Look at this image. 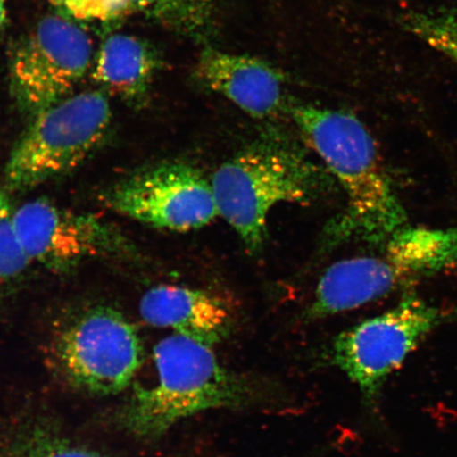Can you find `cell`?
<instances>
[{
    "instance_id": "5b68a950",
    "label": "cell",
    "mask_w": 457,
    "mask_h": 457,
    "mask_svg": "<svg viewBox=\"0 0 457 457\" xmlns=\"http://www.w3.org/2000/svg\"><path fill=\"white\" fill-rule=\"evenodd\" d=\"M51 350L71 385L100 396L128 388L143 362L138 331L107 306L89 308L71 320L55 335Z\"/></svg>"
},
{
    "instance_id": "ac0fdd59",
    "label": "cell",
    "mask_w": 457,
    "mask_h": 457,
    "mask_svg": "<svg viewBox=\"0 0 457 457\" xmlns=\"http://www.w3.org/2000/svg\"><path fill=\"white\" fill-rule=\"evenodd\" d=\"M30 262L14 230L9 197L0 188V287L20 277Z\"/></svg>"
},
{
    "instance_id": "d6986e66",
    "label": "cell",
    "mask_w": 457,
    "mask_h": 457,
    "mask_svg": "<svg viewBox=\"0 0 457 457\" xmlns=\"http://www.w3.org/2000/svg\"><path fill=\"white\" fill-rule=\"evenodd\" d=\"M60 14L76 21L107 22L129 12L127 0H54Z\"/></svg>"
},
{
    "instance_id": "7a4b0ae2",
    "label": "cell",
    "mask_w": 457,
    "mask_h": 457,
    "mask_svg": "<svg viewBox=\"0 0 457 457\" xmlns=\"http://www.w3.org/2000/svg\"><path fill=\"white\" fill-rule=\"evenodd\" d=\"M157 378L131 396L123 420L140 437H158L205 411L243 407L253 398L248 382L228 370L212 347L174 334L154 350Z\"/></svg>"
},
{
    "instance_id": "8992f818",
    "label": "cell",
    "mask_w": 457,
    "mask_h": 457,
    "mask_svg": "<svg viewBox=\"0 0 457 457\" xmlns=\"http://www.w3.org/2000/svg\"><path fill=\"white\" fill-rule=\"evenodd\" d=\"M93 55V41L78 21L60 13L44 17L11 62V93L20 111L33 118L72 96Z\"/></svg>"
},
{
    "instance_id": "4fadbf2b",
    "label": "cell",
    "mask_w": 457,
    "mask_h": 457,
    "mask_svg": "<svg viewBox=\"0 0 457 457\" xmlns=\"http://www.w3.org/2000/svg\"><path fill=\"white\" fill-rule=\"evenodd\" d=\"M158 67L150 45L130 34H114L96 55L94 78L110 93L137 101L146 95Z\"/></svg>"
},
{
    "instance_id": "2e32d148",
    "label": "cell",
    "mask_w": 457,
    "mask_h": 457,
    "mask_svg": "<svg viewBox=\"0 0 457 457\" xmlns=\"http://www.w3.org/2000/svg\"><path fill=\"white\" fill-rule=\"evenodd\" d=\"M402 25L422 42L439 51L457 66V16L455 11H410Z\"/></svg>"
},
{
    "instance_id": "ffe728a7",
    "label": "cell",
    "mask_w": 457,
    "mask_h": 457,
    "mask_svg": "<svg viewBox=\"0 0 457 457\" xmlns=\"http://www.w3.org/2000/svg\"><path fill=\"white\" fill-rule=\"evenodd\" d=\"M5 16H7V0H0V33L3 31Z\"/></svg>"
},
{
    "instance_id": "3957f363",
    "label": "cell",
    "mask_w": 457,
    "mask_h": 457,
    "mask_svg": "<svg viewBox=\"0 0 457 457\" xmlns=\"http://www.w3.org/2000/svg\"><path fill=\"white\" fill-rule=\"evenodd\" d=\"M324 181L321 170L293 148L266 142L221 164L211 185L219 215L256 253L265 242L267 217L274 205L310 203Z\"/></svg>"
},
{
    "instance_id": "e0dca14e",
    "label": "cell",
    "mask_w": 457,
    "mask_h": 457,
    "mask_svg": "<svg viewBox=\"0 0 457 457\" xmlns=\"http://www.w3.org/2000/svg\"><path fill=\"white\" fill-rule=\"evenodd\" d=\"M0 457H105L44 428L17 434Z\"/></svg>"
},
{
    "instance_id": "7c38bea8",
    "label": "cell",
    "mask_w": 457,
    "mask_h": 457,
    "mask_svg": "<svg viewBox=\"0 0 457 457\" xmlns=\"http://www.w3.org/2000/svg\"><path fill=\"white\" fill-rule=\"evenodd\" d=\"M409 278L387 253L337 262L320 278L311 317L324 318L355 310L392 293Z\"/></svg>"
},
{
    "instance_id": "52a82bcc",
    "label": "cell",
    "mask_w": 457,
    "mask_h": 457,
    "mask_svg": "<svg viewBox=\"0 0 457 457\" xmlns=\"http://www.w3.org/2000/svg\"><path fill=\"white\" fill-rule=\"evenodd\" d=\"M444 321L439 308L410 295L396 307L343 331L333 343L331 363L367 402L373 403L393 371Z\"/></svg>"
},
{
    "instance_id": "8fae6325",
    "label": "cell",
    "mask_w": 457,
    "mask_h": 457,
    "mask_svg": "<svg viewBox=\"0 0 457 457\" xmlns=\"http://www.w3.org/2000/svg\"><path fill=\"white\" fill-rule=\"evenodd\" d=\"M139 311L147 324L170 328L213 347L231 329L232 314L224 301L202 290L162 285L142 296Z\"/></svg>"
},
{
    "instance_id": "9a60e30c",
    "label": "cell",
    "mask_w": 457,
    "mask_h": 457,
    "mask_svg": "<svg viewBox=\"0 0 457 457\" xmlns=\"http://www.w3.org/2000/svg\"><path fill=\"white\" fill-rule=\"evenodd\" d=\"M130 12H139L163 25L196 31L207 24L213 0H127Z\"/></svg>"
},
{
    "instance_id": "6da1fadb",
    "label": "cell",
    "mask_w": 457,
    "mask_h": 457,
    "mask_svg": "<svg viewBox=\"0 0 457 457\" xmlns=\"http://www.w3.org/2000/svg\"><path fill=\"white\" fill-rule=\"evenodd\" d=\"M288 111L347 195L346 212L335 228L337 237L379 243L402 230L407 215L364 124L351 113L308 104H294Z\"/></svg>"
},
{
    "instance_id": "277c9868",
    "label": "cell",
    "mask_w": 457,
    "mask_h": 457,
    "mask_svg": "<svg viewBox=\"0 0 457 457\" xmlns=\"http://www.w3.org/2000/svg\"><path fill=\"white\" fill-rule=\"evenodd\" d=\"M112 108L100 91L68 96L31 118L5 168L11 190L27 191L83 163L104 138Z\"/></svg>"
},
{
    "instance_id": "5bb4252c",
    "label": "cell",
    "mask_w": 457,
    "mask_h": 457,
    "mask_svg": "<svg viewBox=\"0 0 457 457\" xmlns=\"http://www.w3.org/2000/svg\"><path fill=\"white\" fill-rule=\"evenodd\" d=\"M386 253L410 278L448 270L457 265V228H403L391 237Z\"/></svg>"
},
{
    "instance_id": "30bf717a",
    "label": "cell",
    "mask_w": 457,
    "mask_h": 457,
    "mask_svg": "<svg viewBox=\"0 0 457 457\" xmlns=\"http://www.w3.org/2000/svg\"><path fill=\"white\" fill-rule=\"evenodd\" d=\"M197 76L251 117H271L283 106L281 74L254 57L207 49L199 57Z\"/></svg>"
},
{
    "instance_id": "9c48e42d",
    "label": "cell",
    "mask_w": 457,
    "mask_h": 457,
    "mask_svg": "<svg viewBox=\"0 0 457 457\" xmlns=\"http://www.w3.org/2000/svg\"><path fill=\"white\" fill-rule=\"evenodd\" d=\"M17 237L30 262L57 271L98 256L129 255L134 247L118 228L94 215L36 199L12 213Z\"/></svg>"
},
{
    "instance_id": "ba28073f",
    "label": "cell",
    "mask_w": 457,
    "mask_h": 457,
    "mask_svg": "<svg viewBox=\"0 0 457 457\" xmlns=\"http://www.w3.org/2000/svg\"><path fill=\"white\" fill-rule=\"evenodd\" d=\"M103 200L114 212L170 231L195 230L219 216L212 185L185 163L136 171L108 187Z\"/></svg>"
}]
</instances>
